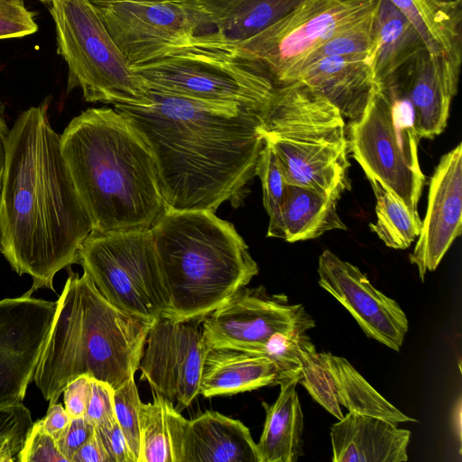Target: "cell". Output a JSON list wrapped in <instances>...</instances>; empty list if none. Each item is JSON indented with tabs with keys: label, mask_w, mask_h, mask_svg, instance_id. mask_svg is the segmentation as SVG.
Returning <instances> with one entry per match:
<instances>
[{
	"label": "cell",
	"mask_w": 462,
	"mask_h": 462,
	"mask_svg": "<svg viewBox=\"0 0 462 462\" xmlns=\"http://www.w3.org/2000/svg\"><path fill=\"white\" fill-rule=\"evenodd\" d=\"M426 48L420 34L390 0H376L371 63L376 85L402 71Z\"/></svg>",
	"instance_id": "cell-28"
},
{
	"label": "cell",
	"mask_w": 462,
	"mask_h": 462,
	"mask_svg": "<svg viewBox=\"0 0 462 462\" xmlns=\"http://www.w3.org/2000/svg\"><path fill=\"white\" fill-rule=\"evenodd\" d=\"M10 129L7 126L4 106L0 103V191L2 188V180L5 164L6 143Z\"/></svg>",
	"instance_id": "cell-44"
},
{
	"label": "cell",
	"mask_w": 462,
	"mask_h": 462,
	"mask_svg": "<svg viewBox=\"0 0 462 462\" xmlns=\"http://www.w3.org/2000/svg\"><path fill=\"white\" fill-rule=\"evenodd\" d=\"M462 230V143L445 153L430 178L428 208L411 263L421 282L436 270Z\"/></svg>",
	"instance_id": "cell-19"
},
{
	"label": "cell",
	"mask_w": 462,
	"mask_h": 462,
	"mask_svg": "<svg viewBox=\"0 0 462 462\" xmlns=\"http://www.w3.org/2000/svg\"><path fill=\"white\" fill-rule=\"evenodd\" d=\"M38 31L24 0H0V39L21 38Z\"/></svg>",
	"instance_id": "cell-35"
},
{
	"label": "cell",
	"mask_w": 462,
	"mask_h": 462,
	"mask_svg": "<svg viewBox=\"0 0 462 462\" xmlns=\"http://www.w3.org/2000/svg\"><path fill=\"white\" fill-rule=\"evenodd\" d=\"M68 462L56 440L47 433L41 420L33 422L26 434L17 462Z\"/></svg>",
	"instance_id": "cell-34"
},
{
	"label": "cell",
	"mask_w": 462,
	"mask_h": 462,
	"mask_svg": "<svg viewBox=\"0 0 462 462\" xmlns=\"http://www.w3.org/2000/svg\"><path fill=\"white\" fill-rule=\"evenodd\" d=\"M114 402L116 421L126 439L134 462L140 452V406L134 377H131L114 390Z\"/></svg>",
	"instance_id": "cell-32"
},
{
	"label": "cell",
	"mask_w": 462,
	"mask_h": 462,
	"mask_svg": "<svg viewBox=\"0 0 462 462\" xmlns=\"http://www.w3.org/2000/svg\"><path fill=\"white\" fill-rule=\"evenodd\" d=\"M201 13L196 47L225 50L272 26L307 0H195Z\"/></svg>",
	"instance_id": "cell-21"
},
{
	"label": "cell",
	"mask_w": 462,
	"mask_h": 462,
	"mask_svg": "<svg viewBox=\"0 0 462 462\" xmlns=\"http://www.w3.org/2000/svg\"><path fill=\"white\" fill-rule=\"evenodd\" d=\"M255 176L260 178L263 206L272 217L281 207L287 182L276 154L265 141L260 152Z\"/></svg>",
	"instance_id": "cell-33"
},
{
	"label": "cell",
	"mask_w": 462,
	"mask_h": 462,
	"mask_svg": "<svg viewBox=\"0 0 462 462\" xmlns=\"http://www.w3.org/2000/svg\"><path fill=\"white\" fill-rule=\"evenodd\" d=\"M50 97L22 112L9 131L0 191L1 254L31 290L55 291L53 279L78 263L93 231L51 126Z\"/></svg>",
	"instance_id": "cell-2"
},
{
	"label": "cell",
	"mask_w": 462,
	"mask_h": 462,
	"mask_svg": "<svg viewBox=\"0 0 462 462\" xmlns=\"http://www.w3.org/2000/svg\"><path fill=\"white\" fill-rule=\"evenodd\" d=\"M262 133L287 184L314 189L336 201L351 189L344 117L305 84L276 85L263 113Z\"/></svg>",
	"instance_id": "cell-6"
},
{
	"label": "cell",
	"mask_w": 462,
	"mask_h": 462,
	"mask_svg": "<svg viewBox=\"0 0 462 462\" xmlns=\"http://www.w3.org/2000/svg\"><path fill=\"white\" fill-rule=\"evenodd\" d=\"M300 378L296 366L280 381L276 401L262 402L265 421L256 443L260 462H296L304 456V418L297 393Z\"/></svg>",
	"instance_id": "cell-25"
},
{
	"label": "cell",
	"mask_w": 462,
	"mask_h": 462,
	"mask_svg": "<svg viewBox=\"0 0 462 462\" xmlns=\"http://www.w3.org/2000/svg\"><path fill=\"white\" fill-rule=\"evenodd\" d=\"M419 136L408 100L376 85L362 115L349 129V152L365 176L379 182L411 211L418 213L425 176Z\"/></svg>",
	"instance_id": "cell-8"
},
{
	"label": "cell",
	"mask_w": 462,
	"mask_h": 462,
	"mask_svg": "<svg viewBox=\"0 0 462 462\" xmlns=\"http://www.w3.org/2000/svg\"><path fill=\"white\" fill-rule=\"evenodd\" d=\"M376 0H307L254 37L225 49L270 78L291 82L306 57L369 14Z\"/></svg>",
	"instance_id": "cell-11"
},
{
	"label": "cell",
	"mask_w": 462,
	"mask_h": 462,
	"mask_svg": "<svg viewBox=\"0 0 462 462\" xmlns=\"http://www.w3.org/2000/svg\"><path fill=\"white\" fill-rule=\"evenodd\" d=\"M26 435L13 436L0 440V462H15Z\"/></svg>",
	"instance_id": "cell-43"
},
{
	"label": "cell",
	"mask_w": 462,
	"mask_h": 462,
	"mask_svg": "<svg viewBox=\"0 0 462 462\" xmlns=\"http://www.w3.org/2000/svg\"><path fill=\"white\" fill-rule=\"evenodd\" d=\"M130 68L149 89L262 111L276 87L251 64L221 49L189 47Z\"/></svg>",
	"instance_id": "cell-9"
},
{
	"label": "cell",
	"mask_w": 462,
	"mask_h": 462,
	"mask_svg": "<svg viewBox=\"0 0 462 462\" xmlns=\"http://www.w3.org/2000/svg\"><path fill=\"white\" fill-rule=\"evenodd\" d=\"M32 293L0 300V407L23 402L54 318L56 301Z\"/></svg>",
	"instance_id": "cell-16"
},
{
	"label": "cell",
	"mask_w": 462,
	"mask_h": 462,
	"mask_svg": "<svg viewBox=\"0 0 462 462\" xmlns=\"http://www.w3.org/2000/svg\"><path fill=\"white\" fill-rule=\"evenodd\" d=\"M91 378L80 375L67 384L62 394L65 410L71 419L83 417L90 395Z\"/></svg>",
	"instance_id": "cell-39"
},
{
	"label": "cell",
	"mask_w": 462,
	"mask_h": 462,
	"mask_svg": "<svg viewBox=\"0 0 462 462\" xmlns=\"http://www.w3.org/2000/svg\"><path fill=\"white\" fill-rule=\"evenodd\" d=\"M0 253H1V245H0Z\"/></svg>",
	"instance_id": "cell-47"
},
{
	"label": "cell",
	"mask_w": 462,
	"mask_h": 462,
	"mask_svg": "<svg viewBox=\"0 0 462 462\" xmlns=\"http://www.w3.org/2000/svg\"><path fill=\"white\" fill-rule=\"evenodd\" d=\"M42 1H43V2H48L49 0H42Z\"/></svg>",
	"instance_id": "cell-46"
},
{
	"label": "cell",
	"mask_w": 462,
	"mask_h": 462,
	"mask_svg": "<svg viewBox=\"0 0 462 462\" xmlns=\"http://www.w3.org/2000/svg\"><path fill=\"white\" fill-rule=\"evenodd\" d=\"M263 354L287 369L297 366L299 383L328 412L340 420L341 407L385 419L396 424L417 422L378 393L365 377L342 356L317 352L307 331H288L273 335Z\"/></svg>",
	"instance_id": "cell-12"
},
{
	"label": "cell",
	"mask_w": 462,
	"mask_h": 462,
	"mask_svg": "<svg viewBox=\"0 0 462 462\" xmlns=\"http://www.w3.org/2000/svg\"><path fill=\"white\" fill-rule=\"evenodd\" d=\"M374 11L375 7L365 18L314 49L301 63L291 81L300 69L327 57L368 55L371 59L374 37Z\"/></svg>",
	"instance_id": "cell-31"
},
{
	"label": "cell",
	"mask_w": 462,
	"mask_h": 462,
	"mask_svg": "<svg viewBox=\"0 0 462 462\" xmlns=\"http://www.w3.org/2000/svg\"><path fill=\"white\" fill-rule=\"evenodd\" d=\"M94 431L95 426L84 416L71 419L65 432L56 440L58 448L68 462H71L74 454L90 439Z\"/></svg>",
	"instance_id": "cell-37"
},
{
	"label": "cell",
	"mask_w": 462,
	"mask_h": 462,
	"mask_svg": "<svg viewBox=\"0 0 462 462\" xmlns=\"http://www.w3.org/2000/svg\"><path fill=\"white\" fill-rule=\"evenodd\" d=\"M200 324L207 349L228 347L258 353L277 333L315 327L301 303H291L285 294H271L263 286L239 289L203 317Z\"/></svg>",
	"instance_id": "cell-14"
},
{
	"label": "cell",
	"mask_w": 462,
	"mask_h": 462,
	"mask_svg": "<svg viewBox=\"0 0 462 462\" xmlns=\"http://www.w3.org/2000/svg\"><path fill=\"white\" fill-rule=\"evenodd\" d=\"M411 432L383 418L356 411L330 429L333 462H404Z\"/></svg>",
	"instance_id": "cell-22"
},
{
	"label": "cell",
	"mask_w": 462,
	"mask_h": 462,
	"mask_svg": "<svg viewBox=\"0 0 462 462\" xmlns=\"http://www.w3.org/2000/svg\"><path fill=\"white\" fill-rule=\"evenodd\" d=\"M375 197L376 222L370 229L393 249H407L418 238L422 226L419 213L411 211L379 182L368 179Z\"/></svg>",
	"instance_id": "cell-29"
},
{
	"label": "cell",
	"mask_w": 462,
	"mask_h": 462,
	"mask_svg": "<svg viewBox=\"0 0 462 462\" xmlns=\"http://www.w3.org/2000/svg\"><path fill=\"white\" fill-rule=\"evenodd\" d=\"M337 202L314 189L287 184L278 212L270 217L267 236L294 243L331 230H346Z\"/></svg>",
	"instance_id": "cell-26"
},
{
	"label": "cell",
	"mask_w": 462,
	"mask_h": 462,
	"mask_svg": "<svg viewBox=\"0 0 462 462\" xmlns=\"http://www.w3.org/2000/svg\"><path fill=\"white\" fill-rule=\"evenodd\" d=\"M460 69L426 48L384 86L408 100L419 138L433 139L446 128Z\"/></svg>",
	"instance_id": "cell-20"
},
{
	"label": "cell",
	"mask_w": 462,
	"mask_h": 462,
	"mask_svg": "<svg viewBox=\"0 0 462 462\" xmlns=\"http://www.w3.org/2000/svg\"><path fill=\"white\" fill-rule=\"evenodd\" d=\"M200 319L176 320L161 317L151 326L140 361V380L181 411L199 395L207 346Z\"/></svg>",
	"instance_id": "cell-15"
},
{
	"label": "cell",
	"mask_w": 462,
	"mask_h": 462,
	"mask_svg": "<svg viewBox=\"0 0 462 462\" xmlns=\"http://www.w3.org/2000/svg\"><path fill=\"white\" fill-rule=\"evenodd\" d=\"M96 430L112 462H134L117 421L110 428Z\"/></svg>",
	"instance_id": "cell-40"
},
{
	"label": "cell",
	"mask_w": 462,
	"mask_h": 462,
	"mask_svg": "<svg viewBox=\"0 0 462 462\" xmlns=\"http://www.w3.org/2000/svg\"><path fill=\"white\" fill-rule=\"evenodd\" d=\"M71 462H112L96 428L90 439L74 454Z\"/></svg>",
	"instance_id": "cell-42"
},
{
	"label": "cell",
	"mask_w": 462,
	"mask_h": 462,
	"mask_svg": "<svg viewBox=\"0 0 462 462\" xmlns=\"http://www.w3.org/2000/svg\"><path fill=\"white\" fill-rule=\"evenodd\" d=\"M172 462H260L257 445L239 420L206 411L184 418L164 398Z\"/></svg>",
	"instance_id": "cell-18"
},
{
	"label": "cell",
	"mask_w": 462,
	"mask_h": 462,
	"mask_svg": "<svg viewBox=\"0 0 462 462\" xmlns=\"http://www.w3.org/2000/svg\"><path fill=\"white\" fill-rule=\"evenodd\" d=\"M60 145L92 232L151 229L166 212L152 153L115 108L83 111L60 134Z\"/></svg>",
	"instance_id": "cell-3"
},
{
	"label": "cell",
	"mask_w": 462,
	"mask_h": 462,
	"mask_svg": "<svg viewBox=\"0 0 462 462\" xmlns=\"http://www.w3.org/2000/svg\"><path fill=\"white\" fill-rule=\"evenodd\" d=\"M408 19L431 56L460 69L462 0H390Z\"/></svg>",
	"instance_id": "cell-27"
},
{
	"label": "cell",
	"mask_w": 462,
	"mask_h": 462,
	"mask_svg": "<svg viewBox=\"0 0 462 462\" xmlns=\"http://www.w3.org/2000/svg\"><path fill=\"white\" fill-rule=\"evenodd\" d=\"M146 89L145 104L114 108L151 150L167 209L216 212L241 197L264 144L265 110Z\"/></svg>",
	"instance_id": "cell-1"
},
{
	"label": "cell",
	"mask_w": 462,
	"mask_h": 462,
	"mask_svg": "<svg viewBox=\"0 0 462 462\" xmlns=\"http://www.w3.org/2000/svg\"><path fill=\"white\" fill-rule=\"evenodd\" d=\"M91 3H97V2H106V1H112V0H89Z\"/></svg>",
	"instance_id": "cell-45"
},
{
	"label": "cell",
	"mask_w": 462,
	"mask_h": 462,
	"mask_svg": "<svg viewBox=\"0 0 462 462\" xmlns=\"http://www.w3.org/2000/svg\"><path fill=\"white\" fill-rule=\"evenodd\" d=\"M93 5L129 67L195 46L202 23L195 0H112Z\"/></svg>",
	"instance_id": "cell-13"
},
{
	"label": "cell",
	"mask_w": 462,
	"mask_h": 462,
	"mask_svg": "<svg viewBox=\"0 0 462 462\" xmlns=\"http://www.w3.org/2000/svg\"><path fill=\"white\" fill-rule=\"evenodd\" d=\"M84 417L96 428H110L116 422L114 389L91 378L90 395Z\"/></svg>",
	"instance_id": "cell-36"
},
{
	"label": "cell",
	"mask_w": 462,
	"mask_h": 462,
	"mask_svg": "<svg viewBox=\"0 0 462 462\" xmlns=\"http://www.w3.org/2000/svg\"><path fill=\"white\" fill-rule=\"evenodd\" d=\"M292 81L318 92L352 121L362 115L376 87L368 55L321 59L300 69Z\"/></svg>",
	"instance_id": "cell-23"
},
{
	"label": "cell",
	"mask_w": 462,
	"mask_h": 462,
	"mask_svg": "<svg viewBox=\"0 0 462 462\" xmlns=\"http://www.w3.org/2000/svg\"><path fill=\"white\" fill-rule=\"evenodd\" d=\"M153 322L120 310L85 272L69 269L33 382L50 403L80 375L115 390L134 377Z\"/></svg>",
	"instance_id": "cell-4"
},
{
	"label": "cell",
	"mask_w": 462,
	"mask_h": 462,
	"mask_svg": "<svg viewBox=\"0 0 462 462\" xmlns=\"http://www.w3.org/2000/svg\"><path fill=\"white\" fill-rule=\"evenodd\" d=\"M168 318L201 319L258 274L244 238L210 210L167 209L152 226Z\"/></svg>",
	"instance_id": "cell-5"
},
{
	"label": "cell",
	"mask_w": 462,
	"mask_h": 462,
	"mask_svg": "<svg viewBox=\"0 0 462 462\" xmlns=\"http://www.w3.org/2000/svg\"><path fill=\"white\" fill-rule=\"evenodd\" d=\"M292 369L284 368L263 353L228 347L208 348L199 394L211 398L276 385Z\"/></svg>",
	"instance_id": "cell-24"
},
{
	"label": "cell",
	"mask_w": 462,
	"mask_h": 462,
	"mask_svg": "<svg viewBox=\"0 0 462 462\" xmlns=\"http://www.w3.org/2000/svg\"><path fill=\"white\" fill-rule=\"evenodd\" d=\"M317 271L319 286L346 308L367 337L400 351L409 322L396 300L377 290L357 266L330 250L319 255Z\"/></svg>",
	"instance_id": "cell-17"
},
{
	"label": "cell",
	"mask_w": 462,
	"mask_h": 462,
	"mask_svg": "<svg viewBox=\"0 0 462 462\" xmlns=\"http://www.w3.org/2000/svg\"><path fill=\"white\" fill-rule=\"evenodd\" d=\"M78 263L120 310L152 321L167 317L169 294L150 229L91 232L79 249Z\"/></svg>",
	"instance_id": "cell-10"
},
{
	"label": "cell",
	"mask_w": 462,
	"mask_h": 462,
	"mask_svg": "<svg viewBox=\"0 0 462 462\" xmlns=\"http://www.w3.org/2000/svg\"><path fill=\"white\" fill-rule=\"evenodd\" d=\"M137 462H172L164 397L140 406V452Z\"/></svg>",
	"instance_id": "cell-30"
},
{
	"label": "cell",
	"mask_w": 462,
	"mask_h": 462,
	"mask_svg": "<svg viewBox=\"0 0 462 462\" xmlns=\"http://www.w3.org/2000/svg\"><path fill=\"white\" fill-rule=\"evenodd\" d=\"M32 424L31 412L23 402L0 407V440L26 435Z\"/></svg>",
	"instance_id": "cell-38"
},
{
	"label": "cell",
	"mask_w": 462,
	"mask_h": 462,
	"mask_svg": "<svg viewBox=\"0 0 462 462\" xmlns=\"http://www.w3.org/2000/svg\"><path fill=\"white\" fill-rule=\"evenodd\" d=\"M57 53L68 65L67 92L79 88L87 102L135 106L147 89L124 56L89 0H49Z\"/></svg>",
	"instance_id": "cell-7"
},
{
	"label": "cell",
	"mask_w": 462,
	"mask_h": 462,
	"mask_svg": "<svg viewBox=\"0 0 462 462\" xmlns=\"http://www.w3.org/2000/svg\"><path fill=\"white\" fill-rule=\"evenodd\" d=\"M41 420L43 430L58 440L68 428L71 418L65 408L57 402L50 403L47 413Z\"/></svg>",
	"instance_id": "cell-41"
}]
</instances>
